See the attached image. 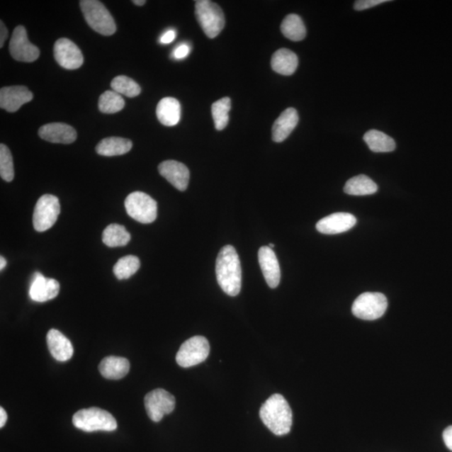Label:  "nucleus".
Returning <instances> with one entry per match:
<instances>
[{"label": "nucleus", "instance_id": "obj_1", "mask_svg": "<svg viewBox=\"0 0 452 452\" xmlns=\"http://www.w3.org/2000/svg\"><path fill=\"white\" fill-rule=\"evenodd\" d=\"M216 278L223 292L235 297L242 289V266L239 256L232 246L221 249L216 259Z\"/></svg>", "mask_w": 452, "mask_h": 452}, {"label": "nucleus", "instance_id": "obj_2", "mask_svg": "<svg viewBox=\"0 0 452 452\" xmlns=\"http://www.w3.org/2000/svg\"><path fill=\"white\" fill-rule=\"evenodd\" d=\"M260 417L264 425L276 436L288 434L293 426V412L283 395H272L261 405Z\"/></svg>", "mask_w": 452, "mask_h": 452}, {"label": "nucleus", "instance_id": "obj_3", "mask_svg": "<svg viewBox=\"0 0 452 452\" xmlns=\"http://www.w3.org/2000/svg\"><path fill=\"white\" fill-rule=\"evenodd\" d=\"M73 425L86 432L96 431H113L118 427L116 419L100 408L83 409L74 414Z\"/></svg>", "mask_w": 452, "mask_h": 452}, {"label": "nucleus", "instance_id": "obj_4", "mask_svg": "<svg viewBox=\"0 0 452 452\" xmlns=\"http://www.w3.org/2000/svg\"><path fill=\"white\" fill-rule=\"evenodd\" d=\"M80 6L91 29L106 36L112 35L116 32V23L103 3L98 0H81Z\"/></svg>", "mask_w": 452, "mask_h": 452}, {"label": "nucleus", "instance_id": "obj_5", "mask_svg": "<svg viewBox=\"0 0 452 452\" xmlns=\"http://www.w3.org/2000/svg\"><path fill=\"white\" fill-rule=\"evenodd\" d=\"M196 15L203 31L209 38H215L224 29L225 16L218 4L210 0L196 1Z\"/></svg>", "mask_w": 452, "mask_h": 452}, {"label": "nucleus", "instance_id": "obj_6", "mask_svg": "<svg viewBox=\"0 0 452 452\" xmlns=\"http://www.w3.org/2000/svg\"><path fill=\"white\" fill-rule=\"evenodd\" d=\"M127 213L142 224H151L158 215V204L149 195L136 191L130 193L125 200Z\"/></svg>", "mask_w": 452, "mask_h": 452}, {"label": "nucleus", "instance_id": "obj_7", "mask_svg": "<svg viewBox=\"0 0 452 452\" xmlns=\"http://www.w3.org/2000/svg\"><path fill=\"white\" fill-rule=\"evenodd\" d=\"M388 307V301L384 294L380 293H364L355 300L353 315L363 320H376L385 315Z\"/></svg>", "mask_w": 452, "mask_h": 452}, {"label": "nucleus", "instance_id": "obj_8", "mask_svg": "<svg viewBox=\"0 0 452 452\" xmlns=\"http://www.w3.org/2000/svg\"><path fill=\"white\" fill-rule=\"evenodd\" d=\"M210 349V344L205 337H193L181 345L176 355V362L183 368L196 366L208 358Z\"/></svg>", "mask_w": 452, "mask_h": 452}, {"label": "nucleus", "instance_id": "obj_9", "mask_svg": "<svg viewBox=\"0 0 452 452\" xmlns=\"http://www.w3.org/2000/svg\"><path fill=\"white\" fill-rule=\"evenodd\" d=\"M60 212L61 205L57 197L52 195L41 196L36 203L33 215V225L36 232H44L52 228L57 222Z\"/></svg>", "mask_w": 452, "mask_h": 452}, {"label": "nucleus", "instance_id": "obj_10", "mask_svg": "<svg viewBox=\"0 0 452 452\" xmlns=\"http://www.w3.org/2000/svg\"><path fill=\"white\" fill-rule=\"evenodd\" d=\"M147 416L154 422H159L175 408L174 395L163 389H156L147 393L145 398Z\"/></svg>", "mask_w": 452, "mask_h": 452}, {"label": "nucleus", "instance_id": "obj_11", "mask_svg": "<svg viewBox=\"0 0 452 452\" xmlns=\"http://www.w3.org/2000/svg\"><path fill=\"white\" fill-rule=\"evenodd\" d=\"M9 53L18 62H34L40 57V50L28 40L26 28L18 26L13 30Z\"/></svg>", "mask_w": 452, "mask_h": 452}, {"label": "nucleus", "instance_id": "obj_12", "mask_svg": "<svg viewBox=\"0 0 452 452\" xmlns=\"http://www.w3.org/2000/svg\"><path fill=\"white\" fill-rule=\"evenodd\" d=\"M55 61L67 70H76L82 66L84 57L78 46L72 40L62 38L54 45Z\"/></svg>", "mask_w": 452, "mask_h": 452}, {"label": "nucleus", "instance_id": "obj_13", "mask_svg": "<svg viewBox=\"0 0 452 452\" xmlns=\"http://www.w3.org/2000/svg\"><path fill=\"white\" fill-rule=\"evenodd\" d=\"M32 99L33 94L24 86H6L0 90V107L9 113L17 112Z\"/></svg>", "mask_w": 452, "mask_h": 452}, {"label": "nucleus", "instance_id": "obj_14", "mask_svg": "<svg viewBox=\"0 0 452 452\" xmlns=\"http://www.w3.org/2000/svg\"><path fill=\"white\" fill-rule=\"evenodd\" d=\"M60 283L57 280L46 278L40 272H36L32 278L29 295L33 301L45 303L58 296Z\"/></svg>", "mask_w": 452, "mask_h": 452}, {"label": "nucleus", "instance_id": "obj_15", "mask_svg": "<svg viewBox=\"0 0 452 452\" xmlns=\"http://www.w3.org/2000/svg\"><path fill=\"white\" fill-rule=\"evenodd\" d=\"M159 172L177 190H187L191 174L190 170L183 164L174 160L164 161L159 165Z\"/></svg>", "mask_w": 452, "mask_h": 452}, {"label": "nucleus", "instance_id": "obj_16", "mask_svg": "<svg viewBox=\"0 0 452 452\" xmlns=\"http://www.w3.org/2000/svg\"><path fill=\"white\" fill-rule=\"evenodd\" d=\"M356 222L357 220L353 215L339 212L318 221L316 228L322 234L336 235L348 232Z\"/></svg>", "mask_w": 452, "mask_h": 452}, {"label": "nucleus", "instance_id": "obj_17", "mask_svg": "<svg viewBox=\"0 0 452 452\" xmlns=\"http://www.w3.org/2000/svg\"><path fill=\"white\" fill-rule=\"evenodd\" d=\"M39 136L52 144L70 145L75 142L77 133L75 129L66 123L45 124L39 129Z\"/></svg>", "mask_w": 452, "mask_h": 452}, {"label": "nucleus", "instance_id": "obj_18", "mask_svg": "<svg viewBox=\"0 0 452 452\" xmlns=\"http://www.w3.org/2000/svg\"><path fill=\"white\" fill-rule=\"evenodd\" d=\"M258 258L266 283L271 288H278L281 281V269L275 252L269 247H262L258 252Z\"/></svg>", "mask_w": 452, "mask_h": 452}, {"label": "nucleus", "instance_id": "obj_19", "mask_svg": "<svg viewBox=\"0 0 452 452\" xmlns=\"http://www.w3.org/2000/svg\"><path fill=\"white\" fill-rule=\"evenodd\" d=\"M46 340H47L50 354L57 361L64 362L72 358L74 352L72 344L71 341L61 332L57 329H50L47 337H46Z\"/></svg>", "mask_w": 452, "mask_h": 452}, {"label": "nucleus", "instance_id": "obj_20", "mask_svg": "<svg viewBox=\"0 0 452 452\" xmlns=\"http://www.w3.org/2000/svg\"><path fill=\"white\" fill-rule=\"evenodd\" d=\"M299 116L296 109H286L280 117L276 120L272 127V140L276 142H281L287 140L288 136L297 127Z\"/></svg>", "mask_w": 452, "mask_h": 452}, {"label": "nucleus", "instance_id": "obj_21", "mask_svg": "<svg viewBox=\"0 0 452 452\" xmlns=\"http://www.w3.org/2000/svg\"><path fill=\"white\" fill-rule=\"evenodd\" d=\"M157 118L164 126L172 127L176 125L181 120V107L177 99L165 98L161 100L157 106Z\"/></svg>", "mask_w": 452, "mask_h": 452}, {"label": "nucleus", "instance_id": "obj_22", "mask_svg": "<svg viewBox=\"0 0 452 452\" xmlns=\"http://www.w3.org/2000/svg\"><path fill=\"white\" fill-rule=\"evenodd\" d=\"M129 370L130 363L125 358L109 356L101 361L99 366V371L106 379L120 380L125 377Z\"/></svg>", "mask_w": 452, "mask_h": 452}, {"label": "nucleus", "instance_id": "obj_23", "mask_svg": "<svg viewBox=\"0 0 452 452\" xmlns=\"http://www.w3.org/2000/svg\"><path fill=\"white\" fill-rule=\"evenodd\" d=\"M298 67V55L288 49L276 50L271 57V67L281 75L290 76Z\"/></svg>", "mask_w": 452, "mask_h": 452}, {"label": "nucleus", "instance_id": "obj_24", "mask_svg": "<svg viewBox=\"0 0 452 452\" xmlns=\"http://www.w3.org/2000/svg\"><path fill=\"white\" fill-rule=\"evenodd\" d=\"M132 142L127 138L111 137L104 138L96 147V153L105 157L123 155L132 149Z\"/></svg>", "mask_w": 452, "mask_h": 452}, {"label": "nucleus", "instance_id": "obj_25", "mask_svg": "<svg viewBox=\"0 0 452 452\" xmlns=\"http://www.w3.org/2000/svg\"><path fill=\"white\" fill-rule=\"evenodd\" d=\"M363 140L370 149L375 153H390L396 147L393 138L375 129L368 131L363 136Z\"/></svg>", "mask_w": 452, "mask_h": 452}, {"label": "nucleus", "instance_id": "obj_26", "mask_svg": "<svg viewBox=\"0 0 452 452\" xmlns=\"http://www.w3.org/2000/svg\"><path fill=\"white\" fill-rule=\"evenodd\" d=\"M344 191L349 196H370L377 192L378 186L371 178L361 174L350 179L346 183Z\"/></svg>", "mask_w": 452, "mask_h": 452}, {"label": "nucleus", "instance_id": "obj_27", "mask_svg": "<svg viewBox=\"0 0 452 452\" xmlns=\"http://www.w3.org/2000/svg\"><path fill=\"white\" fill-rule=\"evenodd\" d=\"M281 32L285 37L293 41H301L305 38L307 30L302 18L298 15H289L281 23Z\"/></svg>", "mask_w": 452, "mask_h": 452}, {"label": "nucleus", "instance_id": "obj_28", "mask_svg": "<svg viewBox=\"0 0 452 452\" xmlns=\"http://www.w3.org/2000/svg\"><path fill=\"white\" fill-rule=\"evenodd\" d=\"M131 235L124 226L118 224L109 225L104 230L103 242L109 247H124L130 242Z\"/></svg>", "mask_w": 452, "mask_h": 452}, {"label": "nucleus", "instance_id": "obj_29", "mask_svg": "<svg viewBox=\"0 0 452 452\" xmlns=\"http://www.w3.org/2000/svg\"><path fill=\"white\" fill-rule=\"evenodd\" d=\"M230 108L232 101L229 98H221L212 104L211 113L216 130H223L228 125Z\"/></svg>", "mask_w": 452, "mask_h": 452}, {"label": "nucleus", "instance_id": "obj_30", "mask_svg": "<svg viewBox=\"0 0 452 452\" xmlns=\"http://www.w3.org/2000/svg\"><path fill=\"white\" fill-rule=\"evenodd\" d=\"M124 107H125V101L116 91H107L100 96L98 108L101 113H116L122 111Z\"/></svg>", "mask_w": 452, "mask_h": 452}, {"label": "nucleus", "instance_id": "obj_31", "mask_svg": "<svg viewBox=\"0 0 452 452\" xmlns=\"http://www.w3.org/2000/svg\"><path fill=\"white\" fill-rule=\"evenodd\" d=\"M140 269V261L135 256L121 258L113 267L115 276L119 280L128 279Z\"/></svg>", "mask_w": 452, "mask_h": 452}, {"label": "nucleus", "instance_id": "obj_32", "mask_svg": "<svg viewBox=\"0 0 452 452\" xmlns=\"http://www.w3.org/2000/svg\"><path fill=\"white\" fill-rule=\"evenodd\" d=\"M111 87L120 95H124L128 98H135L140 94L141 87L135 81L126 76L115 77L111 82Z\"/></svg>", "mask_w": 452, "mask_h": 452}, {"label": "nucleus", "instance_id": "obj_33", "mask_svg": "<svg viewBox=\"0 0 452 452\" xmlns=\"http://www.w3.org/2000/svg\"><path fill=\"white\" fill-rule=\"evenodd\" d=\"M0 175L4 181L11 182L15 177V169L11 150L6 145H0Z\"/></svg>", "mask_w": 452, "mask_h": 452}, {"label": "nucleus", "instance_id": "obj_34", "mask_svg": "<svg viewBox=\"0 0 452 452\" xmlns=\"http://www.w3.org/2000/svg\"><path fill=\"white\" fill-rule=\"evenodd\" d=\"M386 2H389L388 0H358L354 3V7L357 11H361Z\"/></svg>", "mask_w": 452, "mask_h": 452}, {"label": "nucleus", "instance_id": "obj_35", "mask_svg": "<svg viewBox=\"0 0 452 452\" xmlns=\"http://www.w3.org/2000/svg\"><path fill=\"white\" fill-rule=\"evenodd\" d=\"M191 48L186 44H183L179 46L176 49H175L174 52V57L176 59H183L186 58L188 54H190Z\"/></svg>", "mask_w": 452, "mask_h": 452}, {"label": "nucleus", "instance_id": "obj_36", "mask_svg": "<svg viewBox=\"0 0 452 452\" xmlns=\"http://www.w3.org/2000/svg\"><path fill=\"white\" fill-rule=\"evenodd\" d=\"M443 440L447 448L452 451V426L447 427L444 431Z\"/></svg>", "mask_w": 452, "mask_h": 452}, {"label": "nucleus", "instance_id": "obj_37", "mask_svg": "<svg viewBox=\"0 0 452 452\" xmlns=\"http://www.w3.org/2000/svg\"><path fill=\"white\" fill-rule=\"evenodd\" d=\"M175 37H176V32L173 30H169L166 32V33L164 34L162 37H161L160 43L162 44L171 43L172 41L175 39Z\"/></svg>", "mask_w": 452, "mask_h": 452}, {"label": "nucleus", "instance_id": "obj_38", "mask_svg": "<svg viewBox=\"0 0 452 452\" xmlns=\"http://www.w3.org/2000/svg\"><path fill=\"white\" fill-rule=\"evenodd\" d=\"M8 38V30L4 22L0 21V47L3 48L4 43Z\"/></svg>", "mask_w": 452, "mask_h": 452}, {"label": "nucleus", "instance_id": "obj_39", "mask_svg": "<svg viewBox=\"0 0 452 452\" xmlns=\"http://www.w3.org/2000/svg\"><path fill=\"white\" fill-rule=\"evenodd\" d=\"M7 413L6 412V410L4 409V408H0V427H4V425H6V423L7 422Z\"/></svg>", "mask_w": 452, "mask_h": 452}, {"label": "nucleus", "instance_id": "obj_40", "mask_svg": "<svg viewBox=\"0 0 452 452\" xmlns=\"http://www.w3.org/2000/svg\"><path fill=\"white\" fill-rule=\"evenodd\" d=\"M7 261L3 256L0 257V270H3L6 266Z\"/></svg>", "mask_w": 452, "mask_h": 452}, {"label": "nucleus", "instance_id": "obj_41", "mask_svg": "<svg viewBox=\"0 0 452 452\" xmlns=\"http://www.w3.org/2000/svg\"><path fill=\"white\" fill-rule=\"evenodd\" d=\"M132 3L136 4L137 6H145L146 1L145 0H133Z\"/></svg>", "mask_w": 452, "mask_h": 452}, {"label": "nucleus", "instance_id": "obj_42", "mask_svg": "<svg viewBox=\"0 0 452 452\" xmlns=\"http://www.w3.org/2000/svg\"><path fill=\"white\" fill-rule=\"evenodd\" d=\"M274 247H275V244H269V247H270V248L273 249V248H274Z\"/></svg>", "mask_w": 452, "mask_h": 452}]
</instances>
